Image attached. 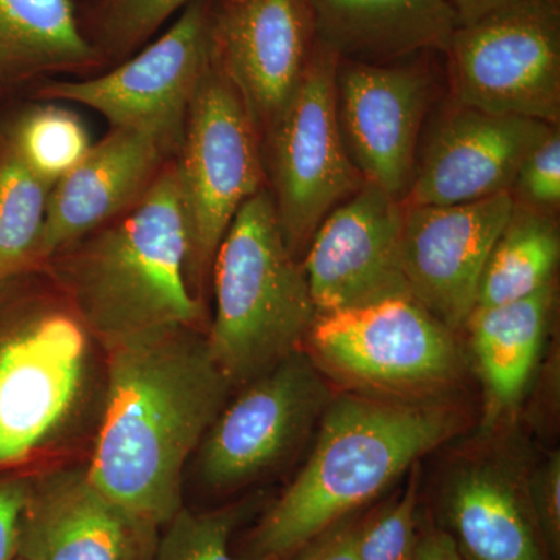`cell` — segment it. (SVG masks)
<instances>
[{"label":"cell","mask_w":560,"mask_h":560,"mask_svg":"<svg viewBox=\"0 0 560 560\" xmlns=\"http://www.w3.org/2000/svg\"><path fill=\"white\" fill-rule=\"evenodd\" d=\"M552 304L555 283L523 300L477 308L467 320L490 420L521 401L539 360Z\"/></svg>","instance_id":"44dd1931"},{"label":"cell","mask_w":560,"mask_h":560,"mask_svg":"<svg viewBox=\"0 0 560 560\" xmlns=\"http://www.w3.org/2000/svg\"><path fill=\"white\" fill-rule=\"evenodd\" d=\"M404 205L364 180L320 223L304 268L319 315L412 298L404 270Z\"/></svg>","instance_id":"7c38bea8"},{"label":"cell","mask_w":560,"mask_h":560,"mask_svg":"<svg viewBox=\"0 0 560 560\" xmlns=\"http://www.w3.org/2000/svg\"><path fill=\"white\" fill-rule=\"evenodd\" d=\"M160 530L110 500L86 469L31 475L18 558L153 560Z\"/></svg>","instance_id":"2e32d148"},{"label":"cell","mask_w":560,"mask_h":560,"mask_svg":"<svg viewBox=\"0 0 560 560\" xmlns=\"http://www.w3.org/2000/svg\"><path fill=\"white\" fill-rule=\"evenodd\" d=\"M420 560H464V558L447 530L433 528L422 533Z\"/></svg>","instance_id":"836d02e7"},{"label":"cell","mask_w":560,"mask_h":560,"mask_svg":"<svg viewBox=\"0 0 560 560\" xmlns=\"http://www.w3.org/2000/svg\"><path fill=\"white\" fill-rule=\"evenodd\" d=\"M442 514L464 560H551L526 489L492 464L456 470L442 495Z\"/></svg>","instance_id":"ffe728a7"},{"label":"cell","mask_w":560,"mask_h":560,"mask_svg":"<svg viewBox=\"0 0 560 560\" xmlns=\"http://www.w3.org/2000/svg\"><path fill=\"white\" fill-rule=\"evenodd\" d=\"M245 386L202 438L198 467L209 488H241L278 466L331 400L323 372L302 349Z\"/></svg>","instance_id":"8fae6325"},{"label":"cell","mask_w":560,"mask_h":560,"mask_svg":"<svg viewBox=\"0 0 560 560\" xmlns=\"http://www.w3.org/2000/svg\"><path fill=\"white\" fill-rule=\"evenodd\" d=\"M210 62V0H194L178 20L119 68L84 80H50L46 101L97 110L113 128L158 132L180 147L187 110Z\"/></svg>","instance_id":"30bf717a"},{"label":"cell","mask_w":560,"mask_h":560,"mask_svg":"<svg viewBox=\"0 0 560 560\" xmlns=\"http://www.w3.org/2000/svg\"><path fill=\"white\" fill-rule=\"evenodd\" d=\"M212 278L215 319L206 337L231 386H245L305 345L318 311L270 190L264 187L238 209Z\"/></svg>","instance_id":"277c9868"},{"label":"cell","mask_w":560,"mask_h":560,"mask_svg":"<svg viewBox=\"0 0 560 560\" xmlns=\"http://www.w3.org/2000/svg\"><path fill=\"white\" fill-rule=\"evenodd\" d=\"M419 481L412 477L399 500L361 523L357 560H420Z\"/></svg>","instance_id":"484cf974"},{"label":"cell","mask_w":560,"mask_h":560,"mask_svg":"<svg viewBox=\"0 0 560 560\" xmlns=\"http://www.w3.org/2000/svg\"><path fill=\"white\" fill-rule=\"evenodd\" d=\"M72 0H0V88L101 65Z\"/></svg>","instance_id":"7402d4cb"},{"label":"cell","mask_w":560,"mask_h":560,"mask_svg":"<svg viewBox=\"0 0 560 560\" xmlns=\"http://www.w3.org/2000/svg\"><path fill=\"white\" fill-rule=\"evenodd\" d=\"M523 2H528V0H447L448 5L458 16L460 25L471 24V22L480 21L497 11L511 9V7L521 5Z\"/></svg>","instance_id":"d6a6232c"},{"label":"cell","mask_w":560,"mask_h":560,"mask_svg":"<svg viewBox=\"0 0 560 560\" xmlns=\"http://www.w3.org/2000/svg\"><path fill=\"white\" fill-rule=\"evenodd\" d=\"M7 132L25 164L51 187L79 165L92 145L79 116L57 105L28 109Z\"/></svg>","instance_id":"d4e9b609"},{"label":"cell","mask_w":560,"mask_h":560,"mask_svg":"<svg viewBox=\"0 0 560 560\" xmlns=\"http://www.w3.org/2000/svg\"><path fill=\"white\" fill-rule=\"evenodd\" d=\"M401 257L411 296L445 327H466L482 272L511 219V190L444 208H404Z\"/></svg>","instance_id":"5bb4252c"},{"label":"cell","mask_w":560,"mask_h":560,"mask_svg":"<svg viewBox=\"0 0 560 560\" xmlns=\"http://www.w3.org/2000/svg\"><path fill=\"white\" fill-rule=\"evenodd\" d=\"M338 65L340 58L316 43L300 86L264 135L265 175L294 257L307 249L331 210L364 184L338 119Z\"/></svg>","instance_id":"52a82bcc"},{"label":"cell","mask_w":560,"mask_h":560,"mask_svg":"<svg viewBox=\"0 0 560 560\" xmlns=\"http://www.w3.org/2000/svg\"><path fill=\"white\" fill-rule=\"evenodd\" d=\"M445 54L458 106L559 125V0H528L459 25Z\"/></svg>","instance_id":"9c48e42d"},{"label":"cell","mask_w":560,"mask_h":560,"mask_svg":"<svg viewBox=\"0 0 560 560\" xmlns=\"http://www.w3.org/2000/svg\"><path fill=\"white\" fill-rule=\"evenodd\" d=\"M191 2L194 0H105L97 21V49L114 57L131 54Z\"/></svg>","instance_id":"83f0119b"},{"label":"cell","mask_w":560,"mask_h":560,"mask_svg":"<svg viewBox=\"0 0 560 560\" xmlns=\"http://www.w3.org/2000/svg\"><path fill=\"white\" fill-rule=\"evenodd\" d=\"M179 147L158 132L113 128L51 187L40 261L130 210L160 178Z\"/></svg>","instance_id":"ac0fdd59"},{"label":"cell","mask_w":560,"mask_h":560,"mask_svg":"<svg viewBox=\"0 0 560 560\" xmlns=\"http://www.w3.org/2000/svg\"><path fill=\"white\" fill-rule=\"evenodd\" d=\"M308 355L335 381L378 396H427L463 372L455 331L415 298L319 315Z\"/></svg>","instance_id":"ba28073f"},{"label":"cell","mask_w":560,"mask_h":560,"mask_svg":"<svg viewBox=\"0 0 560 560\" xmlns=\"http://www.w3.org/2000/svg\"><path fill=\"white\" fill-rule=\"evenodd\" d=\"M555 127L459 106L434 132L401 205L444 208L511 190L522 162Z\"/></svg>","instance_id":"e0dca14e"},{"label":"cell","mask_w":560,"mask_h":560,"mask_svg":"<svg viewBox=\"0 0 560 560\" xmlns=\"http://www.w3.org/2000/svg\"><path fill=\"white\" fill-rule=\"evenodd\" d=\"M315 44L307 0H210V55L260 136L300 86Z\"/></svg>","instance_id":"4fadbf2b"},{"label":"cell","mask_w":560,"mask_h":560,"mask_svg":"<svg viewBox=\"0 0 560 560\" xmlns=\"http://www.w3.org/2000/svg\"><path fill=\"white\" fill-rule=\"evenodd\" d=\"M175 172L186 230L187 285L205 305L221 241L238 209L264 189L267 176L259 131L212 55L187 110Z\"/></svg>","instance_id":"5b68a950"},{"label":"cell","mask_w":560,"mask_h":560,"mask_svg":"<svg viewBox=\"0 0 560 560\" xmlns=\"http://www.w3.org/2000/svg\"><path fill=\"white\" fill-rule=\"evenodd\" d=\"M237 512H191L180 508L160 534L153 560H238L231 555Z\"/></svg>","instance_id":"4316f807"},{"label":"cell","mask_w":560,"mask_h":560,"mask_svg":"<svg viewBox=\"0 0 560 560\" xmlns=\"http://www.w3.org/2000/svg\"><path fill=\"white\" fill-rule=\"evenodd\" d=\"M31 475H0V560H14L20 548V522Z\"/></svg>","instance_id":"4dcf8cb0"},{"label":"cell","mask_w":560,"mask_h":560,"mask_svg":"<svg viewBox=\"0 0 560 560\" xmlns=\"http://www.w3.org/2000/svg\"><path fill=\"white\" fill-rule=\"evenodd\" d=\"M14 560H22V559H20V558H16V559H14Z\"/></svg>","instance_id":"e575fe53"},{"label":"cell","mask_w":560,"mask_h":560,"mask_svg":"<svg viewBox=\"0 0 560 560\" xmlns=\"http://www.w3.org/2000/svg\"><path fill=\"white\" fill-rule=\"evenodd\" d=\"M530 511L551 560L560 558V453L534 470L526 486Z\"/></svg>","instance_id":"f546056e"},{"label":"cell","mask_w":560,"mask_h":560,"mask_svg":"<svg viewBox=\"0 0 560 560\" xmlns=\"http://www.w3.org/2000/svg\"><path fill=\"white\" fill-rule=\"evenodd\" d=\"M90 335L75 313L0 301V475L21 474L75 415Z\"/></svg>","instance_id":"8992f818"},{"label":"cell","mask_w":560,"mask_h":560,"mask_svg":"<svg viewBox=\"0 0 560 560\" xmlns=\"http://www.w3.org/2000/svg\"><path fill=\"white\" fill-rule=\"evenodd\" d=\"M559 257L555 215L514 201L511 219L482 272L475 311L523 300L552 285Z\"/></svg>","instance_id":"603a6c76"},{"label":"cell","mask_w":560,"mask_h":560,"mask_svg":"<svg viewBox=\"0 0 560 560\" xmlns=\"http://www.w3.org/2000/svg\"><path fill=\"white\" fill-rule=\"evenodd\" d=\"M361 523L355 514L350 515L285 560H357Z\"/></svg>","instance_id":"1f68e13d"},{"label":"cell","mask_w":560,"mask_h":560,"mask_svg":"<svg viewBox=\"0 0 560 560\" xmlns=\"http://www.w3.org/2000/svg\"><path fill=\"white\" fill-rule=\"evenodd\" d=\"M105 412L88 467L125 510L164 528L183 508V470L224 408L231 383L195 327L102 345Z\"/></svg>","instance_id":"6da1fadb"},{"label":"cell","mask_w":560,"mask_h":560,"mask_svg":"<svg viewBox=\"0 0 560 560\" xmlns=\"http://www.w3.org/2000/svg\"><path fill=\"white\" fill-rule=\"evenodd\" d=\"M186 250L173 160L130 210L55 256L75 315L106 345L167 327H200L205 305L187 285Z\"/></svg>","instance_id":"3957f363"},{"label":"cell","mask_w":560,"mask_h":560,"mask_svg":"<svg viewBox=\"0 0 560 560\" xmlns=\"http://www.w3.org/2000/svg\"><path fill=\"white\" fill-rule=\"evenodd\" d=\"M50 190L22 160L9 132L0 135V287L40 264Z\"/></svg>","instance_id":"cb8c5ba5"},{"label":"cell","mask_w":560,"mask_h":560,"mask_svg":"<svg viewBox=\"0 0 560 560\" xmlns=\"http://www.w3.org/2000/svg\"><path fill=\"white\" fill-rule=\"evenodd\" d=\"M460 423L453 408L431 401L331 399L307 463L250 536L248 559H289L452 440Z\"/></svg>","instance_id":"7a4b0ae2"},{"label":"cell","mask_w":560,"mask_h":560,"mask_svg":"<svg viewBox=\"0 0 560 560\" xmlns=\"http://www.w3.org/2000/svg\"><path fill=\"white\" fill-rule=\"evenodd\" d=\"M315 39L341 61L389 65L447 50L459 20L447 0H307Z\"/></svg>","instance_id":"d6986e66"},{"label":"cell","mask_w":560,"mask_h":560,"mask_svg":"<svg viewBox=\"0 0 560 560\" xmlns=\"http://www.w3.org/2000/svg\"><path fill=\"white\" fill-rule=\"evenodd\" d=\"M511 195L517 205L555 215L560 205L559 125L522 162Z\"/></svg>","instance_id":"f1b7e54d"},{"label":"cell","mask_w":560,"mask_h":560,"mask_svg":"<svg viewBox=\"0 0 560 560\" xmlns=\"http://www.w3.org/2000/svg\"><path fill=\"white\" fill-rule=\"evenodd\" d=\"M430 79L415 66L341 61L338 119L346 149L366 183L404 200L430 102Z\"/></svg>","instance_id":"9a60e30c"}]
</instances>
